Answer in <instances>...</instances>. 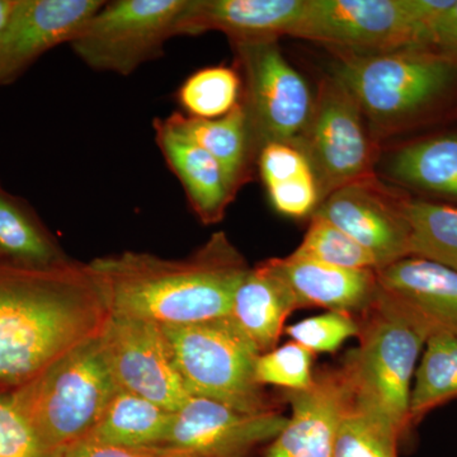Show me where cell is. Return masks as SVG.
I'll list each match as a JSON object with an SVG mask.
<instances>
[{
	"label": "cell",
	"mask_w": 457,
	"mask_h": 457,
	"mask_svg": "<svg viewBox=\"0 0 457 457\" xmlns=\"http://www.w3.org/2000/svg\"><path fill=\"white\" fill-rule=\"evenodd\" d=\"M110 312L88 264L0 260V380L26 383L101 335Z\"/></svg>",
	"instance_id": "cell-1"
},
{
	"label": "cell",
	"mask_w": 457,
	"mask_h": 457,
	"mask_svg": "<svg viewBox=\"0 0 457 457\" xmlns=\"http://www.w3.org/2000/svg\"><path fill=\"white\" fill-rule=\"evenodd\" d=\"M88 269L110 315L158 326L228 317L251 270L224 233L183 260L125 252L92 261Z\"/></svg>",
	"instance_id": "cell-2"
},
{
	"label": "cell",
	"mask_w": 457,
	"mask_h": 457,
	"mask_svg": "<svg viewBox=\"0 0 457 457\" xmlns=\"http://www.w3.org/2000/svg\"><path fill=\"white\" fill-rule=\"evenodd\" d=\"M368 312L360 345L348 353L342 371L354 404L392 427L402 440L411 427L409 408L418 360L435 330L380 287Z\"/></svg>",
	"instance_id": "cell-3"
},
{
	"label": "cell",
	"mask_w": 457,
	"mask_h": 457,
	"mask_svg": "<svg viewBox=\"0 0 457 457\" xmlns=\"http://www.w3.org/2000/svg\"><path fill=\"white\" fill-rule=\"evenodd\" d=\"M333 77L347 87L374 130L386 134L441 107L457 89V55L431 49L339 51Z\"/></svg>",
	"instance_id": "cell-4"
},
{
	"label": "cell",
	"mask_w": 457,
	"mask_h": 457,
	"mask_svg": "<svg viewBox=\"0 0 457 457\" xmlns=\"http://www.w3.org/2000/svg\"><path fill=\"white\" fill-rule=\"evenodd\" d=\"M119 387L99 336L77 345L9 396L49 449L88 437Z\"/></svg>",
	"instance_id": "cell-5"
},
{
	"label": "cell",
	"mask_w": 457,
	"mask_h": 457,
	"mask_svg": "<svg viewBox=\"0 0 457 457\" xmlns=\"http://www.w3.org/2000/svg\"><path fill=\"white\" fill-rule=\"evenodd\" d=\"M162 328L189 395L245 413L272 411L254 378L261 352L233 319Z\"/></svg>",
	"instance_id": "cell-6"
},
{
	"label": "cell",
	"mask_w": 457,
	"mask_h": 457,
	"mask_svg": "<svg viewBox=\"0 0 457 457\" xmlns=\"http://www.w3.org/2000/svg\"><path fill=\"white\" fill-rule=\"evenodd\" d=\"M453 0H308L294 37L347 53L427 47L429 27Z\"/></svg>",
	"instance_id": "cell-7"
},
{
	"label": "cell",
	"mask_w": 457,
	"mask_h": 457,
	"mask_svg": "<svg viewBox=\"0 0 457 457\" xmlns=\"http://www.w3.org/2000/svg\"><path fill=\"white\" fill-rule=\"evenodd\" d=\"M258 154L269 143L303 150L315 99L302 74L279 49L278 40L233 45Z\"/></svg>",
	"instance_id": "cell-8"
},
{
	"label": "cell",
	"mask_w": 457,
	"mask_h": 457,
	"mask_svg": "<svg viewBox=\"0 0 457 457\" xmlns=\"http://www.w3.org/2000/svg\"><path fill=\"white\" fill-rule=\"evenodd\" d=\"M189 0H117L99 9L71 46L97 71L130 75L163 55Z\"/></svg>",
	"instance_id": "cell-9"
},
{
	"label": "cell",
	"mask_w": 457,
	"mask_h": 457,
	"mask_svg": "<svg viewBox=\"0 0 457 457\" xmlns=\"http://www.w3.org/2000/svg\"><path fill=\"white\" fill-rule=\"evenodd\" d=\"M303 152L311 161L321 201L336 189L375 176V147L359 102L337 78H324Z\"/></svg>",
	"instance_id": "cell-10"
},
{
	"label": "cell",
	"mask_w": 457,
	"mask_h": 457,
	"mask_svg": "<svg viewBox=\"0 0 457 457\" xmlns=\"http://www.w3.org/2000/svg\"><path fill=\"white\" fill-rule=\"evenodd\" d=\"M99 341L119 389L170 411H179L191 398L162 326L110 315Z\"/></svg>",
	"instance_id": "cell-11"
},
{
	"label": "cell",
	"mask_w": 457,
	"mask_h": 457,
	"mask_svg": "<svg viewBox=\"0 0 457 457\" xmlns=\"http://www.w3.org/2000/svg\"><path fill=\"white\" fill-rule=\"evenodd\" d=\"M408 198L372 176L336 189L312 216L332 222L368 249L381 270L411 257Z\"/></svg>",
	"instance_id": "cell-12"
},
{
	"label": "cell",
	"mask_w": 457,
	"mask_h": 457,
	"mask_svg": "<svg viewBox=\"0 0 457 457\" xmlns=\"http://www.w3.org/2000/svg\"><path fill=\"white\" fill-rule=\"evenodd\" d=\"M278 411L245 413L200 396L173 411L163 446L194 457H245L258 445L272 442L287 423Z\"/></svg>",
	"instance_id": "cell-13"
},
{
	"label": "cell",
	"mask_w": 457,
	"mask_h": 457,
	"mask_svg": "<svg viewBox=\"0 0 457 457\" xmlns=\"http://www.w3.org/2000/svg\"><path fill=\"white\" fill-rule=\"evenodd\" d=\"M101 0H18L0 50V87L16 82L45 53L71 44Z\"/></svg>",
	"instance_id": "cell-14"
},
{
	"label": "cell",
	"mask_w": 457,
	"mask_h": 457,
	"mask_svg": "<svg viewBox=\"0 0 457 457\" xmlns=\"http://www.w3.org/2000/svg\"><path fill=\"white\" fill-rule=\"evenodd\" d=\"M291 417L263 457H332L337 429L352 403L342 369L315 376L309 389L287 392Z\"/></svg>",
	"instance_id": "cell-15"
},
{
	"label": "cell",
	"mask_w": 457,
	"mask_h": 457,
	"mask_svg": "<svg viewBox=\"0 0 457 457\" xmlns=\"http://www.w3.org/2000/svg\"><path fill=\"white\" fill-rule=\"evenodd\" d=\"M308 0H189L177 36L224 33L231 45L295 36Z\"/></svg>",
	"instance_id": "cell-16"
},
{
	"label": "cell",
	"mask_w": 457,
	"mask_h": 457,
	"mask_svg": "<svg viewBox=\"0 0 457 457\" xmlns=\"http://www.w3.org/2000/svg\"><path fill=\"white\" fill-rule=\"evenodd\" d=\"M378 287L413 312L435 333L457 336V272L436 262L407 257L376 270Z\"/></svg>",
	"instance_id": "cell-17"
},
{
	"label": "cell",
	"mask_w": 457,
	"mask_h": 457,
	"mask_svg": "<svg viewBox=\"0 0 457 457\" xmlns=\"http://www.w3.org/2000/svg\"><path fill=\"white\" fill-rule=\"evenodd\" d=\"M273 262L299 309L317 306L352 315L368 312L378 296L376 270L342 269L293 254L273 258Z\"/></svg>",
	"instance_id": "cell-18"
},
{
	"label": "cell",
	"mask_w": 457,
	"mask_h": 457,
	"mask_svg": "<svg viewBox=\"0 0 457 457\" xmlns=\"http://www.w3.org/2000/svg\"><path fill=\"white\" fill-rule=\"evenodd\" d=\"M153 126L156 145L185 189L192 212L204 224L220 222L237 194L221 165L194 141L171 130L163 119H155Z\"/></svg>",
	"instance_id": "cell-19"
},
{
	"label": "cell",
	"mask_w": 457,
	"mask_h": 457,
	"mask_svg": "<svg viewBox=\"0 0 457 457\" xmlns=\"http://www.w3.org/2000/svg\"><path fill=\"white\" fill-rule=\"evenodd\" d=\"M299 309L290 286L272 260L251 269L237 287L230 317L257 345L272 351L285 332V321Z\"/></svg>",
	"instance_id": "cell-20"
},
{
	"label": "cell",
	"mask_w": 457,
	"mask_h": 457,
	"mask_svg": "<svg viewBox=\"0 0 457 457\" xmlns=\"http://www.w3.org/2000/svg\"><path fill=\"white\" fill-rule=\"evenodd\" d=\"M163 120L171 130L194 141L212 155L237 192L251 179L258 149L242 98L231 112L220 119L203 120L174 112Z\"/></svg>",
	"instance_id": "cell-21"
},
{
	"label": "cell",
	"mask_w": 457,
	"mask_h": 457,
	"mask_svg": "<svg viewBox=\"0 0 457 457\" xmlns=\"http://www.w3.org/2000/svg\"><path fill=\"white\" fill-rule=\"evenodd\" d=\"M171 420L173 411L119 389L86 438L113 446H163Z\"/></svg>",
	"instance_id": "cell-22"
},
{
	"label": "cell",
	"mask_w": 457,
	"mask_h": 457,
	"mask_svg": "<svg viewBox=\"0 0 457 457\" xmlns=\"http://www.w3.org/2000/svg\"><path fill=\"white\" fill-rule=\"evenodd\" d=\"M387 173L408 187L457 198V135H440L400 147Z\"/></svg>",
	"instance_id": "cell-23"
},
{
	"label": "cell",
	"mask_w": 457,
	"mask_h": 457,
	"mask_svg": "<svg viewBox=\"0 0 457 457\" xmlns=\"http://www.w3.org/2000/svg\"><path fill=\"white\" fill-rule=\"evenodd\" d=\"M0 260L31 267L66 262L22 198L0 185Z\"/></svg>",
	"instance_id": "cell-24"
},
{
	"label": "cell",
	"mask_w": 457,
	"mask_h": 457,
	"mask_svg": "<svg viewBox=\"0 0 457 457\" xmlns=\"http://www.w3.org/2000/svg\"><path fill=\"white\" fill-rule=\"evenodd\" d=\"M457 399V336L429 337L411 386L409 418L416 426L436 408Z\"/></svg>",
	"instance_id": "cell-25"
},
{
	"label": "cell",
	"mask_w": 457,
	"mask_h": 457,
	"mask_svg": "<svg viewBox=\"0 0 457 457\" xmlns=\"http://www.w3.org/2000/svg\"><path fill=\"white\" fill-rule=\"evenodd\" d=\"M411 257L436 262L457 272V209L408 198Z\"/></svg>",
	"instance_id": "cell-26"
},
{
	"label": "cell",
	"mask_w": 457,
	"mask_h": 457,
	"mask_svg": "<svg viewBox=\"0 0 457 457\" xmlns=\"http://www.w3.org/2000/svg\"><path fill=\"white\" fill-rule=\"evenodd\" d=\"M243 82L236 66H209L201 69L179 87L177 93L186 114L196 119H220L237 106Z\"/></svg>",
	"instance_id": "cell-27"
},
{
	"label": "cell",
	"mask_w": 457,
	"mask_h": 457,
	"mask_svg": "<svg viewBox=\"0 0 457 457\" xmlns=\"http://www.w3.org/2000/svg\"><path fill=\"white\" fill-rule=\"evenodd\" d=\"M399 442L392 427L352 399L337 429L332 457H398Z\"/></svg>",
	"instance_id": "cell-28"
},
{
	"label": "cell",
	"mask_w": 457,
	"mask_h": 457,
	"mask_svg": "<svg viewBox=\"0 0 457 457\" xmlns=\"http://www.w3.org/2000/svg\"><path fill=\"white\" fill-rule=\"evenodd\" d=\"M294 257L320 262L351 270H378V264L368 249L326 219L312 216L311 225Z\"/></svg>",
	"instance_id": "cell-29"
},
{
	"label": "cell",
	"mask_w": 457,
	"mask_h": 457,
	"mask_svg": "<svg viewBox=\"0 0 457 457\" xmlns=\"http://www.w3.org/2000/svg\"><path fill=\"white\" fill-rule=\"evenodd\" d=\"M311 351L290 342L261 353L255 361L254 378L258 385H273L287 392L309 389L314 383Z\"/></svg>",
	"instance_id": "cell-30"
},
{
	"label": "cell",
	"mask_w": 457,
	"mask_h": 457,
	"mask_svg": "<svg viewBox=\"0 0 457 457\" xmlns=\"http://www.w3.org/2000/svg\"><path fill=\"white\" fill-rule=\"evenodd\" d=\"M285 332L293 342L312 353H335L347 339L360 336L361 326L353 315L328 312L303 319L299 323L286 328Z\"/></svg>",
	"instance_id": "cell-31"
},
{
	"label": "cell",
	"mask_w": 457,
	"mask_h": 457,
	"mask_svg": "<svg viewBox=\"0 0 457 457\" xmlns=\"http://www.w3.org/2000/svg\"><path fill=\"white\" fill-rule=\"evenodd\" d=\"M54 453L11 398L0 395V457H51Z\"/></svg>",
	"instance_id": "cell-32"
},
{
	"label": "cell",
	"mask_w": 457,
	"mask_h": 457,
	"mask_svg": "<svg viewBox=\"0 0 457 457\" xmlns=\"http://www.w3.org/2000/svg\"><path fill=\"white\" fill-rule=\"evenodd\" d=\"M62 457H194L170 446L122 447L84 438L62 453Z\"/></svg>",
	"instance_id": "cell-33"
},
{
	"label": "cell",
	"mask_w": 457,
	"mask_h": 457,
	"mask_svg": "<svg viewBox=\"0 0 457 457\" xmlns=\"http://www.w3.org/2000/svg\"><path fill=\"white\" fill-rule=\"evenodd\" d=\"M427 47L457 55V0L429 27Z\"/></svg>",
	"instance_id": "cell-34"
},
{
	"label": "cell",
	"mask_w": 457,
	"mask_h": 457,
	"mask_svg": "<svg viewBox=\"0 0 457 457\" xmlns=\"http://www.w3.org/2000/svg\"><path fill=\"white\" fill-rule=\"evenodd\" d=\"M18 0H0V50L5 33L8 31L9 23L16 11Z\"/></svg>",
	"instance_id": "cell-35"
}]
</instances>
